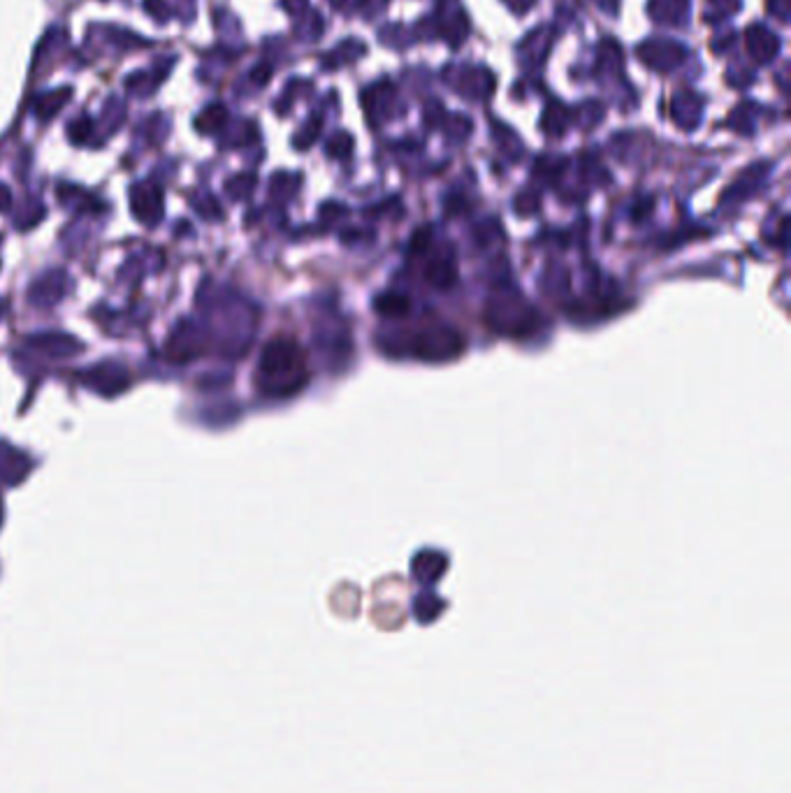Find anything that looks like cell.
<instances>
[{
  "mask_svg": "<svg viewBox=\"0 0 791 793\" xmlns=\"http://www.w3.org/2000/svg\"><path fill=\"white\" fill-rule=\"evenodd\" d=\"M77 381L86 390L100 394L105 400H112L130 388L133 376L126 364L117 363V360H102V363L89 364L81 372H77Z\"/></svg>",
  "mask_w": 791,
  "mask_h": 793,
  "instance_id": "cell-4",
  "label": "cell"
},
{
  "mask_svg": "<svg viewBox=\"0 0 791 793\" xmlns=\"http://www.w3.org/2000/svg\"><path fill=\"white\" fill-rule=\"evenodd\" d=\"M253 186H256V176L253 175H235L225 182V193L231 200H246L251 195Z\"/></svg>",
  "mask_w": 791,
  "mask_h": 793,
  "instance_id": "cell-17",
  "label": "cell"
},
{
  "mask_svg": "<svg viewBox=\"0 0 791 793\" xmlns=\"http://www.w3.org/2000/svg\"><path fill=\"white\" fill-rule=\"evenodd\" d=\"M123 121H126V105H123V100L117 96L108 98L105 109H102V128H105V133H117Z\"/></svg>",
  "mask_w": 791,
  "mask_h": 793,
  "instance_id": "cell-16",
  "label": "cell"
},
{
  "mask_svg": "<svg viewBox=\"0 0 791 793\" xmlns=\"http://www.w3.org/2000/svg\"><path fill=\"white\" fill-rule=\"evenodd\" d=\"M65 133H68V139L75 144V146H84V144H89L93 139L96 123H93V118L89 117V114H80V117L72 118V121L68 123Z\"/></svg>",
  "mask_w": 791,
  "mask_h": 793,
  "instance_id": "cell-15",
  "label": "cell"
},
{
  "mask_svg": "<svg viewBox=\"0 0 791 793\" xmlns=\"http://www.w3.org/2000/svg\"><path fill=\"white\" fill-rule=\"evenodd\" d=\"M44 216H47V207H44L42 200L31 197V200H26V203L22 204L19 213L14 216V228L22 230V232H28V230H33L35 225L42 223Z\"/></svg>",
  "mask_w": 791,
  "mask_h": 793,
  "instance_id": "cell-13",
  "label": "cell"
},
{
  "mask_svg": "<svg viewBox=\"0 0 791 793\" xmlns=\"http://www.w3.org/2000/svg\"><path fill=\"white\" fill-rule=\"evenodd\" d=\"M72 286H75V281H72L70 272L63 269V267L44 269L28 286V304L35 307V309H54V307H59L72 293Z\"/></svg>",
  "mask_w": 791,
  "mask_h": 793,
  "instance_id": "cell-5",
  "label": "cell"
},
{
  "mask_svg": "<svg viewBox=\"0 0 791 793\" xmlns=\"http://www.w3.org/2000/svg\"><path fill=\"white\" fill-rule=\"evenodd\" d=\"M198 309L214 351L223 357L244 355L256 332L258 311L237 290L204 281L198 293Z\"/></svg>",
  "mask_w": 791,
  "mask_h": 793,
  "instance_id": "cell-1",
  "label": "cell"
},
{
  "mask_svg": "<svg viewBox=\"0 0 791 793\" xmlns=\"http://www.w3.org/2000/svg\"><path fill=\"white\" fill-rule=\"evenodd\" d=\"M172 63H174V61H158L154 68L137 70V72L128 75L126 77V81H123V84H126V91H128L133 98H139V100L151 98L158 89H161L163 81L167 80Z\"/></svg>",
  "mask_w": 791,
  "mask_h": 793,
  "instance_id": "cell-8",
  "label": "cell"
},
{
  "mask_svg": "<svg viewBox=\"0 0 791 793\" xmlns=\"http://www.w3.org/2000/svg\"><path fill=\"white\" fill-rule=\"evenodd\" d=\"M228 413H231V416H237V409H228V406H219V409H207L204 411V422H209V425L212 427H221V425H228V420H225L223 416H228Z\"/></svg>",
  "mask_w": 791,
  "mask_h": 793,
  "instance_id": "cell-19",
  "label": "cell"
},
{
  "mask_svg": "<svg viewBox=\"0 0 791 793\" xmlns=\"http://www.w3.org/2000/svg\"><path fill=\"white\" fill-rule=\"evenodd\" d=\"M228 118H231L228 107L223 102H212L195 117V130L200 135H219L228 126Z\"/></svg>",
  "mask_w": 791,
  "mask_h": 793,
  "instance_id": "cell-12",
  "label": "cell"
},
{
  "mask_svg": "<svg viewBox=\"0 0 791 793\" xmlns=\"http://www.w3.org/2000/svg\"><path fill=\"white\" fill-rule=\"evenodd\" d=\"M56 197H59L63 207L75 209L80 213H96L98 209H105V204L98 203V197H93L91 193L75 186V184H61L56 188Z\"/></svg>",
  "mask_w": 791,
  "mask_h": 793,
  "instance_id": "cell-10",
  "label": "cell"
},
{
  "mask_svg": "<svg viewBox=\"0 0 791 793\" xmlns=\"http://www.w3.org/2000/svg\"><path fill=\"white\" fill-rule=\"evenodd\" d=\"M225 383H231L225 373H209V376H202V381H200V388L216 390V385H225Z\"/></svg>",
  "mask_w": 791,
  "mask_h": 793,
  "instance_id": "cell-20",
  "label": "cell"
},
{
  "mask_svg": "<svg viewBox=\"0 0 791 793\" xmlns=\"http://www.w3.org/2000/svg\"><path fill=\"white\" fill-rule=\"evenodd\" d=\"M191 207L193 212L198 213L202 221H209V223H219L223 221V209H221V203L216 200V195L212 193H195L191 197Z\"/></svg>",
  "mask_w": 791,
  "mask_h": 793,
  "instance_id": "cell-14",
  "label": "cell"
},
{
  "mask_svg": "<svg viewBox=\"0 0 791 793\" xmlns=\"http://www.w3.org/2000/svg\"><path fill=\"white\" fill-rule=\"evenodd\" d=\"M12 207V191L10 186L0 184V212H7Z\"/></svg>",
  "mask_w": 791,
  "mask_h": 793,
  "instance_id": "cell-21",
  "label": "cell"
},
{
  "mask_svg": "<svg viewBox=\"0 0 791 793\" xmlns=\"http://www.w3.org/2000/svg\"><path fill=\"white\" fill-rule=\"evenodd\" d=\"M3 314H5V302L0 299V318H3Z\"/></svg>",
  "mask_w": 791,
  "mask_h": 793,
  "instance_id": "cell-22",
  "label": "cell"
},
{
  "mask_svg": "<svg viewBox=\"0 0 791 793\" xmlns=\"http://www.w3.org/2000/svg\"><path fill=\"white\" fill-rule=\"evenodd\" d=\"M31 471V459L14 448L0 443V483L19 485Z\"/></svg>",
  "mask_w": 791,
  "mask_h": 793,
  "instance_id": "cell-9",
  "label": "cell"
},
{
  "mask_svg": "<svg viewBox=\"0 0 791 793\" xmlns=\"http://www.w3.org/2000/svg\"><path fill=\"white\" fill-rule=\"evenodd\" d=\"M209 348H212V339H209V332L202 326V320L179 318L170 330V335H167L163 353H165L167 363L188 364L200 360Z\"/></svg>",
  "mask_w": 791,
  "mask_h": 793,
  "instance_id": "cell-3",
  "label": "cell"
},
{
  "mask_svg": "<svg viewBox=\"0 0 791 793\" xmlns=\"http://www.w3.org/2000/svg\"><path fill=\"white\" fill-rule=\"evenodd\" d=\"M142 7H145V12L155 24H167L172 19V14H174V10H172L167 0H142Z\"/></svg>",
  "mask_w": 791,
  "mask_h": 793,
  "instance_id": "cell-18",
  "label": "cell"
},
{
  "mask_svg": "<svg viewBox=\"0 0 791 793\" xmlns=\"http://www.w3.org/2000/svg\"><path fill=\"white\" fill-rule=\"evenodd\" d=\"M26 346L33 353L47 357V360H70V357H77L80 353H84L81 339L59 330L33 332V335L26 336Z\"/></svg>",
  "mask_w": 791,
  "mask_h": 793,
  "instance_id": "cell-7",
  "label": "cell"
},
{
  "mask_svg": "<svg viewBox=\"0 0 791 793\" xmlns=\"http://www.w3.org/2000/svg\"><path fill=\"white\" fill-rule=\"evenodd\" d=\"M130 212L146 228H155L165 216V195L155 182H137L130 188Z\"/></svg>",
  "mask_w": 791,
  "mask_h": 793,
  "instance_id": "cell-6",
  "label": "cell"
},
{
  "mask_svg": "<svg viewBox=\"0 0 791 793\" xmlns=\"http://www.w3.org/2000/svg\"><path fill=\"white\" fill-rule=\"evenodd\" d=\"M300 364V353L293 341L274 339L269 341L260 355L258 367V385L269 394H284L293 390L290 381H295V369Z\"/></svg>",
  "mask_w": 791,
  "mask_h": 793,
  "instance_id": "cell-2",
  "label": "cell"
},
{
  "mask_svg": "<svg viewBox=\"0 0 791 793\" xmlns=\"http://www.w3.org/2000/svg\"><path fill=\"white\" fill-rule=\"evenodd\" d=\"M70 100H72V89H70V86L52 89V91H44L42 96L35 98V102H33V114H35L40 121H52V118H54Z\"/></svg>",
  "mask_w": 791,
  "mask_h": 793,
  "instance_id": "cell-11",
  "label": "cell"
}]
</instances>
